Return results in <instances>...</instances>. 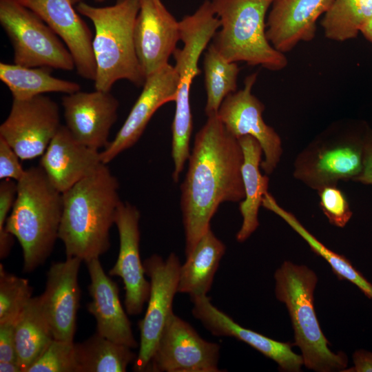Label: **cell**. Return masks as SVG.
Wrapping results in <instances>:
<instances>
[{"label":"cell","mask_w":372,"mask_h":372,"mask_svg":"<svg viewBox=\"0 0 372 372\" xmlns=\"http://www.w3.org/2000/svg\"><path fill=\"white\" fill-rule=\"evenodd\" d=\"M243 152L238 138L225 128L218 114L195 136L188 169L180 185V209L187 256L211 228L219 205L245 198Z\"/></svg>","instance_id":"6da1fadb"},{"label":"cell","mask_w":372,"mask_h":372,"mask_svg":"<svg viewBox=\"0 0 372 372\" xmlns=\"http://www.w3.org/2000/svg\"><path fill=\"white\" fill-rule=\"evenodd\" d=\"M119 183L102 163L62 194L63 211L59 238L66 257L86 262L99 258L110 247V230L121 202Z\"/></svg>","instance_id":"7a4b0ae2"},{"label":"cell","mask_w":372,"mask_h":372,"mask_svg":"<svg viewBox=\"0 0 372 372\" xmlns=\"http://www.w3.org/2000/svg\"><path fill=\"white\" fill-rule=\"evenodd\" d=\"M62 211V193L43 169L40 166L25 169L17 181L16 198L6 225L22 248L24 272L33 271L52 253L59 238Z\"/></svg>","instance_id":"3957f363"},{"label":"cell","mask_w":372,"mask_h":372,"mask_svg":"<svg viewBox=\"0 0 372 372\" xmlns=\"http://www.w3.org/2000/svg\"><path fill=\"white\" fill-rule=\"evenodd\" d=\"M139 8V0H116L114 5L105 7L83 1L77 4V12L88 18L94 27L95 90L110 92L114 84L122 79L137 87L143 86L146 77L134 41Z\"/></svg>","instance_id":"277c9868"},{"label":"cell","mask_w":372,"mask_h":372,"mask_svg":"<svg viewBox=\"0 0 372 372\" xmlns=\"http://www.w3.org/2000/svg\"><path fill=\"white\" fill-rule=\"evenodd\" d=\"M274 278L276 298L287 308L294 331L293 344L301 351L304 365L318 372H342L348 358L344 352L330 349L315 311V272L305 265L285 261Z\"/></svg>","instance_id":"5b68a950"},{"label":"cell","mask_w":372,"mask_h":372,"mask_svg":"<svg viewBox=\"0 0 372 372\" xmlns=\"http://www.w3.org/2000/svg\"><path fill=\"white\" fill-rule=\"evenodd\" d=\"M210 1L220 22L211 44L225 59L271 71L287 65L285 54L274 48L266 34V14L273 0Z\"/></svg>","instance_id":"8992f818"},{"label":"cell","mask_w":372,"mask_h":372,"mask_svg":"<svg viewBox=\"0 0 372 372\" xmlns=\"http://www.w3.org/2000/svg\"><path fill=\"white\" fill-rule=\"evenodd\" d=\"M220 27V20L210 0H205L193 14L185 16L179 21L180 40L183 46L176 48L173 53L174 66L179 79L172 126L174 178L180 176L190 156L189 141L193 129L189 100L191 85L200 73V56Z\"/></svg>","instance_id":"52a82bcc"},{"label":"cell","mask_w":372,"mask_h":372,"mask_svg":"<svg viewBox=\"0 0 372 372\" xmlns=\"http://www.w3.org/2000/svg\"><path fill=\"white\" fill-rule=\"evenodd\" d=\"M368 127L341 121L329 126L298 154L294 178L316 191L340 180L354 181L362 169Z\"/></svg>","instance_id":"ba28073f"},{"label":"cell","mask_w":372,"mask_h":372,"mask_svg":"<svg viewBox=\"0 0 372 372\" xmlns=\"http://www.w3.org/2000/svg\"><path fill=\"white\" fill-rule=\"evenodd\" d=\"M0 23L14 52V63L66 71L75 68L61 39L35 12L17 0H0Z\"/></svg>","instance_id":"9c48e42d"},{"label":"cell","mask_w":372,"mask_h":372,"mask_svg":"<svg viewBox=\"0 0 372 372\" xmlns=\"http://www.w3.org/2000/svg\"><path fill=\"white\" fill-rule=\"evenodd\" d=\"M180 265L174 253L165 260L154 254L143 262L145 274L150 279V291L145 314L138 323L140 347L134 362L135 371H147L163 329L174 313Z\"/></svg>","instance_id":"30bf717a"},{"label":"cell","mask_w":372,"mask_h":372,"mask_svg":"<svg viewBox=\"0 0 372 372\" xmlns=\"http://www.w3.org/2000/svg\"><path fill=\"white\" fill-rule=\"evenodd\" d=\"M58 104L43 94L25 100L13 99L6 119L0 125V137L20 159L43 154L61 127Z\"/></svg>","instance_id":"8fae6325"},{"label":"cell","mask_w":372,"mask_h":372,"mask_svg":"<svg viewBox=\"0 0 372 372\" xmlns=\"http://www.w3.org/2000/svg\"><path fill=\"white\" fill-rule=\"evenodd\" d=\"M220 346L204 340L174 313L167 320L147 371L219 372Z\"/></svg>","instance_id":"7c38bea8"},{"label":"cell","mask_w":372,"mask_h":372,"mask_svg":"<svg viewBox=\"0 0 372 372\" xmlns=\"http://www.w3.org/2000/svg\"><path fill=\"white\" fill-rule=\"evenodd\" d=\"M257 76V73L249 75L242 89L226 96L217 114L226 130L236 138L249 135L258 141L264 155L260 167L266 175H270L280 161L282 140L276 130L265 122V105L251 92Z\"/></svg>","instance_id":"4fadbf2b"},{"label":"cell","mask_w":372,"mask_h":372,"mask_svg":"<svg viewBox=\"0 0 372 372\" xmlns=\"http://www.w3.org/2000/svg\"><path fill=\"white\" fill-rule=\"evenodd\" d=\"M140 218L135 206L120 203L114 223L119 236V251L116 262L109 271L110 276H118L123 280L125 310L130 316L141 313L150 291V282L145 278L140 257Z\"/></svg>","instance_id":"5bb4252c"},{"label":"cell","mask_w":372,"mask_h":372,"mask_svg":"<svg viewBox=\"0 0 372 372\" xmlns=\"http://www.w3.org/2000/svg\"><path fill=\"white\" fill-rule=\"evenodd\" d=\"M178 74L167 63L147 76L143 90L114 140L101 152L102 163L107 165L122 152L135 145L156 111L167 103L175 101Z\"/></svg>","instance_id":"9a60e30c"},{"label":"cell","mask_w":372,"mask_h":372,"mask_svg":"<svg viewBox=\"0 0 372 372\" xmlns=\"http://www.w3.org/2000/svg\"><path fill=\"white\" fill-rule=\"evenodd\" d=\"M134 28L136 55L147 77L167 65L180 40L179 21L161 0H139Z\"/></svg>","instance_id":"2e32d148"},{"label":"cell","mask_w":372,"mask_h":372,"mask_svg":"<svg viewBox=\"0 0 372 372\" xmlns=\"http://www.w3.org/2000/svg\"><path fill=\"white\" fill-rule=\"evenodd\" d=\"M61 104L65 126L78 141L97 150L108 145L119 107L110 92L79 90L63 96Z\"/></svg>","instance_id":"e0dca14e"},{"label":"cell","mask_w":372,"mask_h":372,"mask_svg":"<svg viewBox=\"0 0 372 372\" xmlns=\"http://www.w3.org/2000/svg\"><path fill=\"white\" fill-rule=\"evenodd\" d=\"M82 260L67 257L53 262L48 273L41 306L55 340L74 342L81 299L78 275Z\"/></svg>","instance_id":"ac0fdd59"},{"label":"cell","mask_w":372,"mask_h":372,"mask_svg":"<svg viewBox=\"0 0 372 372\" xmlns=\"http://www.w3.org/2000/svg\"><path fill=\"white\" fill-rule=\"evenodd\" d=\"M35 12L69 50L78 74L94 81L96 63L93 35L70 0H17Z\"/></svg>","instance_id":"d6986e66"},{"label":"cell","mask_w":372,"mask_h":372,"mask_svg":"<svg viewBox=\"0 0 372 372\" xmlns=\"http://www.w3.org/2000/svg\"><path fill=\"white\" fill-rule=\"evenodd\" d=\"M193 316L212 335L233 337L251 346L276 362L282 371L298 372L304 365L301 355L296 353L293 343L274 340L253 330L245 328L216 307L207 296L191 299Z\"/></svg>","instance_id":"ffe728a7"},{"label":"cell","mask_w":372,"mask_h":372,"mask_svg":"<svg viewBox=\"0 0 372 372\" xmlns=\"http://www.w3.org/2000/svg\"><path fill=\"white\" fill-rule=\"evenodd\" d=\"M334 0H273L266 25L267 37L278 51L285 54L300 42L312 41L318 19Z\"/></svg>","instance_id":"44dd1931"},{"label":"cell","mask_w":372,"mask_h":372,"mask_svg":"<svg viewBox=\"0 0 372 372\" xmlns=\"http://www.w3.org/2000/svg\"><path fill=\"white\" fill-rule=\"evenodd\" d=\"M102 163L99 150L78 141L61 125L42 155L39 166L52 185L63 194Z\"/></svg>","instance_id":"7402d4cb"},{"label":"cell","mask_w":372,"mask_h":372,"mask_svg":"<svg viewBox=\"0 0 372 372\" xmlns=\"http://www.w3.org/2000/svg\"><path fill=\"white\" fill-rule=\"evenodd\" d=\"M85 262L90 279L88 290L92 298L87 308L95 318L96 333L132 349L138 347L131 322L121 303L116 283L105 273L99 258Z\"/></svg>","instance_id":"603a6c76"},{"label":"cell","mask_w":372,"mask_h":372,"mask_svg":"<svg viewBox=\"0 0 372 372\" xmlns=\"http://www.w3.org/2000/svg\"><path fill=\"white\" fill-rule=\"evenodd\" d=\"M243 152L242 178L245 198L240 202L239 210L242 217L236 240L245 241L258 227V211L265 194L268 192L269 178L260 170L262 149L258 141L251 136L238 138Z\"/></svg>","instance_id":"cb8c5ba5"},{"label":"cell","mask_w":372,"mask_h":372,"mask_svg":"<svg viewBox=\"0 0 372 372\" xmlns=\"http://www.w3.org/2000/svg\"><path fill=\"white\" fill-rule=\"evenodd\" d=\"M225 250V245L210 228L180 265L178 292L191 299L207 296Z\"/></svg>","instance_id":"d4e9b609"},{"label":"cell","mask_w":372,"mask_h":372,"mask_svg":"<svg viewBox=\"0 0 372 372\" xmlns=\"http://www.w3.org/2000/svg\"><path fill=\"white\" fill-rule=\"evenodd\" d=\"M54 339L40 297H32L14 325L17 362L22 372H27Z\"/></svg>","instance_id":"484cf974"},{"label":"cell","mask_w":372,"mask_h":372,"mask_svg":"<svg viewBox=\"0 0 372 372\" xmlns=\"http://www.w3.org/2000/svg\"><path fill=\"white\" fill-rule=\"evenodd\" d=\"M51 72L52 68L48 67L0 63V79L13 99L25 100L49 92L69 94L81 90L79 83L54 77Z\"/></svg>","instance_id":"4316f807"},{"label":"cell","mask_w":372,"mask_h":372,"mask_svg":"<svg viewBox=\"0 0 372 372\" xmlns=\"http://www.w3.org/2000/svg\"><path fill=\"white\" fill-rule=\"evenodd\" d=\"M262 206L282 218L309 245L311 249L322 257L331 266L333 272L340 280L354 284L369 299H372V284L360 273L344 256L324 246L311 234L290 211L282 207L269 192L263 197Z\"/></svg>","instance_id":"83f0119b"},{"label":"cell","mask_w":372,"mask_h":372,"mask_svg":"<svg viewBox=\"0 0 372 372\" xmlns=\"http://www.w3.org/2000/svg\"><path fill=\"white\" fill-rule=\"evenodd\" d=\"M79 372H123L134 363L132 348L113 342L96 332L82 342L74 343Z\"/></svg>","instance_id":"f1b7e54d"},{"label":"cell","mask_w":372,"mask_h":372,"mask_svg":"<svg viewBox=\"0 0 372 372\" xmlns=\"http://www.w3.org/2000/svg\"><path fill=\"white\" fill-rule=\"evenodd\" d=\"M372 18V0H334L321 21L324 36L343 42L355 38Z\"/></svg>","instance_id":"f546056e"},{"label":"cell","mask_w":372,"mask_h":372,"mask_svg":"<svg viewBox=\"0 0 372 372\" xmlns=\"http://www.w3.org/2000/svg\"><path fill=\"white\" fill-rule=\"evenodd\" d=\"M203 68L207 116L217 114L223 100L236 91L240 69L235 62L225 59L211 43L204 54Z\"/></svg>","instance_id":"4dcf8cb0"},{"label":"cell","mask_w":372,"mask_h":372,"mask_svg":"<svg viewBox=\"0 0 372 372\" xmlns=\"http://www.w3.org/2000/svg\"><path fill=\"white\" fill-rule=\"evenodd\" d=\"M32 294L27 279L7 272L0 264V324L15 323Z\"/></svg>","instance_id":"1f68e13d"},{"label":"cell","mask_w":372,"mask_h":372,"mask_svg":"<svg viewBox=\"0 0 372 372\" xmlns=\"http://www.w3.org/2000/svg\"><path fill=\"white\" fill-rule=\"evenodd\" d=\"M27 372H79L74 342L54 339Z\"/></svg>","instance_id":"d6a6232c"},{"label":"cell","mask_w":372,"mask_h":372,"mask_svg":"<svg viewBox=\"0 0 372 372\" xmlns=\"http://www.w3.org/2000/svg\"><path fill=\"white\" fill-rule=\"evenodd\" d=\"M317 192L320 209L329 222L333 226L344 227L353 215L345 194L337 185H328Z\"/></svg>","instance_id":"836d02e7"},{"label":"cell","mask_w":372,"mask_h":372,"mask_svg":"<svg viewBox=\"0 0 372 372\" xmlns=\"http://www.w3.org/2000/svg\"><path fill=\"white\" fill-rule=\"evenodd\" d=\"M17 192V182L3 179L0 183V258H6L14 244V236L6 230V225Z\"/></svg>","instance_id":"e575fe53"},{"label":"cell","mask_w":372,"mask_h":372,"mask_svg":"<svg viewBox=\"0 0 372 372\" xmlns=\"http://www.w3.org/2000/svg\"><path fill=\"white\" fill-rule=\"evenodd\" d=\"M20 160L11 146L0 137V179L19 180L25 172Z\"/></svg>","instance_id":"d590c367"},{"label":"cell","mask_w":372,"mask_h":372,"mask_svg":"<svg viewBox=\"0 0 372 372\" xmlns=\"http://www.w3.org/2000/svg\"><path fill=\"white\" fill-rule=\"evenodd\" d=\"M14 325L15 323L10 322L0 324V362H17Z\"/></svg>","instance_id":"8d00e7d4"},{"label":"cell","mask_w":372,"mask_h":372,"mask_svg":"<svg viewBox=\"0 0 372 372\" xmlns=\"http://www.w3.org/2000/svg\"><path fill=\"white\" fill-rule=\"evenodd\" d=\"M354 181L372 185V130L369 127L364 138L362 169Z\"/></svg>","instance_id":"74e56055"},{"label":"cell","mask_w":372,"mask_h":372,"mask_svg":"<svg viewBox=\"0 0 372 372\" xmlns=\"http://www.w3.org/2000/svg\"><path fill=\"white\" fill-rule=\"evenodd\" d=\"M353 366L342 372H372V352L359 349L353 354Z\"/></svg>","instance_id":"f35d334b"},{"label":"cell","mask_w":372,"mask_h":372,"mask_svg":"<svg viewBox=\"0 0 372 372\" xmlns=\"http://www.w3.org/2000/svg\"><path fill=\"white\" fill-rule=\"evenodd\" d=\"M1 372H22V370L17 362H0Z\"/></svg>","instance_id":"ab89813d"},{"label":"cell","mask_w":372,"mask_h":372,"mask_svg":"<svg viewBox=\"0 0 372 372\" xmlns=\"http://www.w3.org/2000/svg\"><path fill=\"white\" fill-rule=\"evenodd\" d=\"M360 32L372 43V18L364 25Z\"/></svg>","instance_id":"60d3db41"},{"label":"cell","mask_w":372,"mask_h":372,"mask_svg":"<svg viewBox=\"0 0 372 372\" xmlns=\"http://www.w3.org/2000/svg\"><path fill=\"white\" fill-rule=\"evenodd\" d=\"M70 1L72 2L73 5L78 4L79 3L82 1V0H70Z\"/></svg>","instance_id":"b9f144b4"},{"label":"cell","mask_w":372,"mask_h":372,"mask_svg":"<svg viewBox=\"0 0 372 372\" xmlns=\"http://www.w3.org/2000/svg\"><path fill=\"white\" fill-rule=\"evenodd\" d=\"M94 1H96V2L100 3V2H103V1H104L105 0H94Z\"/></svg>","instance_id":"7bdbcfd3"}]
</instances>
